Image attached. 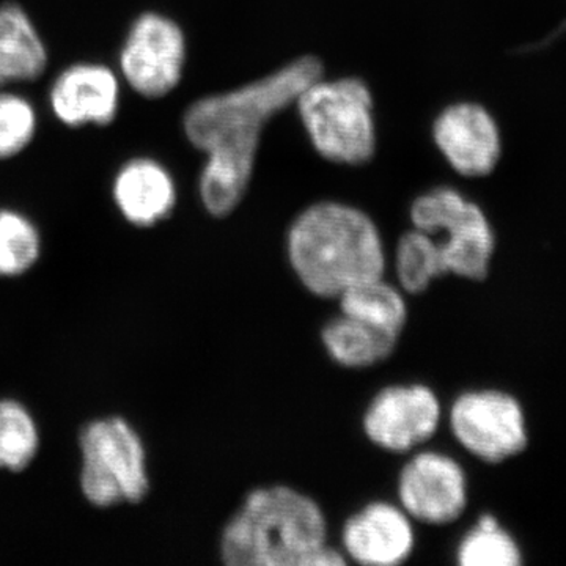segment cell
<instances>
[{
    "label": "cell",
    "instance_id": "cell-1",
    "mask_svg": "<svg viewBox=\"0 0 566 566\" xmlns=\"http://www.w3.org/2000/svg\"><path fill=\"white\" fill-rule=\"evenodd\" d=\"M323 76V63L312 55L233 88L197 99L182 115L186 139L205 155L199 196L216 219L232 214L251 186L264 126L311 82Z\"/></svg>",
    "mask_w": 566,
    "mask_h": 566
},
{
    "label": "cell",
    "instance_id": "cell-2",
    "mask_svg": "<svg viewBox=\"0 0 566 566\" xmlns=\"http://www.w3.org/2000/svg\"><path fill=\"white\" fill-rule=\"evenodd\" d=\"M227 566H344L329 543L323 506L297 488L273 483L244 495L219 536Z\"/></svg>",
    "mask_w": 566,
    "mask_h": 566
},
{
    "label": "cell",
    "instance_id": "cell-3",
    "mask_svg": "<svg viewBox=\"0 0 566 566\" xmlns=\"http://www.w3.org/2000/svg\"><path fill=\"white\" fill-rule=\"evenodd\" d=\"M290 270L305 292L337 300L359 283L385 277V240L374 219L360 208L323 200L304 208L285 237Z\"/></svg>",
    "mask_w": 566,
    "mask_h": 566
},
{
    "label": "cell",
    "instance_id": "cell-4",
    "mask_svg": "<svg viewBox=\"0 0 566 566\" xmlns=\"http://www.w3.org/2000/svg\"><path fill=\"white\" fill-rule=\"evenodd\" d=\"M294 106L312 147L326 161L363 166L374 158L378 144L374 95L359 77L319 76Z\"/></svg>",
    "mask_w": 566,
    "mask_h": 566
},
{
    "label": "cell",
    "instance_id": "cell-5",
    "mask_svg": "<svg viewBox=\"0 0 566 566\" xmlns=\"http://www.w3.org/2000/svg\"><path fill=\"white\" fill-rule=\"evenodd\" d=\"M409 221L433 238L447 275L485 281L493 263L495 234L479 203L455 188L438 186L416 197Z\"/></svg>",
    "mask_w": 566,
    "mask_h": 566
},
{
    "label": "cell",
    "instance_id": "cell-6",
    "mask_svg": "<svg viewBox=\"0 0 566 566\" xmlns=\"http://www.w3.org/2000/svg\"><path fill=\"white\" fill-rule=\"evenodd\" d=\"M80 446L81 490L92 505L144 501L150 491L147 452L132 424L120 417L95 420L82 430Z\"/></svg>",
    "mask_w": 566,
    "mask_h": 566
},
{
    "label": "cell",
    "instance_id": "cell-7",
    "mask_svg": "<svg viewBox=\"0 0 566 566\" xmlns=\"http://www.w3.org/2000/svg\"><path fill=\"white\" fill-rule=\"evenodd\" d=\"M444 419L458 446L483 463H504L527 447L523 406L504 390H464L450 403Z\"/></svg>",
    "mask_w": 566,
    "mask_h": 566
},
{
    "label": "cell",
    "instance_id": "cell-8",
    "mask_svg": "<svg viewBox=\"0 0 566 566\" xmlns=\"http://www.w3.org/2000/svg\"><path fill=\"white\" fill-rule=\"evenodd\" d=\"M188 61L181 25L167 14L145 11L129 25L118 52V76L147 99L170 95L180 85Z\"/></svg>",
    "mask_w": 566,
    "mask_h": 566
},
{
    "label": "cell",
    "instance_id": "cell-9",
    "mask_svg": "<svg viewBox=\"0 0 566 566\" xmlns=\"http://www.w3.org/2000/svg\"><path fill=\"white\" fill-rule=\"evenodd\" d=\"M446 411L433 387L397 382L379 389L363 412L367 441L382 452L409 455L427 447L444 422Z\"/></svg>",
    "mask_w": 566,
    "mask_h": 566
},
{
    "label": "cell",
    "instance_id": "cell-10",
    "mask_svg": "<svg viewBox=\"0 0 566 566\" xmlns=\"http://www.w3.org/2000/svg\"><path fill=\"white\" fill-rule=\"evenodd\" d=\"M406 457L395 482L397 504L422 526L457 523L469 505V479L463 464L447 452L427 447Z\"/></svg>",
    "mask_w": 566,
    "mask_h": 566
},
{
    "label": "cell",
    "instance_id": "cell-11",
    "mask_svg": "<svg viewBox=\"0 0 566 566\" xmlns=\"http://www.w3.org/2000/svg\"><path fill=\"white\" fill-rule=\"evenodd\" d=\"M416 523L397 502H367L346 517L340 547L346 562L363 566H400L415 554Z\"/></svg>",
    "mask_w": 566,
    "mask_h": 566
},
{
    "label": "cell",
    "instance_id": "cell-12",
    "mask_svg": "<svg viewBox=\"0 0 566 566\" xmlns=\"http://www.w3.org/2000/svg\"><path fill=\"white\" fill-rule=\"evenodd\" d=\"M433 140L447 164L461 177H488L501 161V129L493 114L479 103H453L439 112L433 123Z\"/></svg>",
    "mask_w": 566,
    "mask_h": 566
},
{
    "label": "cell",
    "instance_id": "cell-13",
    "mask_svg": "<svg viewBox=\"0 0 566 566\" xmlns=\"http://www.w3.org/2000/svg\"><path fill=\"white\" fill-rule=\"evenodd\" d=\"M122 81L117 71L98 62L66 66L52 81L50 107L69 128L109 126L120 109Z\"/></svg>",
    "mask_w": 566,
    "mask_h": 566
},
{
    "label": "cell",
    "instance_id": "cell-14",
    "mask_svg": "<svg viewBox=\"0 0 566 566\" xmlns=\"http://www.w3.org/2000/svg\"><path fill=\"white\" fill-rule=\"evenodd\" d=\"M112 199L126 222L134 227H155L177 208V182L158 159L136 156L123 163L115 174Z\"/></svg>",
    "mask_w": 566,
    "mask_h": 566
},
{
    "label": "cell",
    "instance_id": "cell-15",
    "mask_svg": "<svg viewBox=\"0 0 566 566\" xmlns=\"http://www.w3.org/2000/svg\"><path fill=\"white\" fill-rule=\"evenodd\" d=\"M50 63L46 44L28 11L0 6V88L40 80Z\"/></svg>",
    "mask_w": 566,
    "mask_h": 566
},
{
    "label": "cell",
    "instance_id": "cell-16",
    "mask_svg": "<svg viewBox=\"0 0 566 566\" xmlns=\"http://www.w3.org/2000/svg\"><path fill=\"white\" fill-rule=\"evenodd\" d=\"M327 357L348 370H367L392 357L400 338L345 314L327 319L319 331Z\"/></svg>",
    "mask_w": 566,
    "mask_h": 566
},
{
    "label": "cell",
    "instance_id": "cell-17",
    "mask_svg": "<svg viewBox=\"0 0 566 566\" xmlns=\"http://www.w3.org/2000/svg\"><path fill=\"white\" fill-rule=\"evenodd\" d=\"M338 312L401 338L408 326V294L385 277L353 286L335 300Z\"/></svg>",
    "mask_w": 566,
    "mask_h": 566
},
{
    "label": "cell",
    "instance_id": "cell-18",
    "mask_svg": "<svg viewBox=\"0 0 566 566\" xmlns=\"http://www.w3.org/2000/svg\"><path fill=\"white\" fill-rule=\"evenodd\" d=\"M392 268L395 283L408 296L424 294L434 282L447 277L444 263L433 238L411 227L395 244Z\"/></svg>",
    "mask_w": 566,
    "mask_h": 566
},
{
    "label": "cell",
    "instance_id": "cell-19",
    "mask_svg": "<svg viewBox=\"0 0 566 566\" xmlns=\"http://www.w3.org/2000/svg\"><path fill=\"white\" fill-rule=\"evenodd\" d=\"M455 560L460 566H517L523 562V553L497 517L486 513L461 536Z\"/></svg>",
    "mask_w": 566,
    "mask_h": 566
},
{
    "label": "cell",
    "instance_id": "cell-20",
    "mask_svg": "<svg viewBox=\"0 0 566 566\" xmlns=\"http://www.w3.org/2000/svg\"><path fill=\"white\" fill-rule=\"evenodd\" d=\"M40 255L39 227L24 212L0 208V277H20Z\"/></svg>",
    "mask_w": 566,
    "mask_h": 566
},
{
    "label": "cell",
    "instance_id": "cell-21",
    "mask_svg": "<svg viewBox=\"0 0 566 566\" xmlns=\"http://www.w3.org/2000/svg\"><path fill=\"white\" fill-rule=\"evenodd\" d=\"M39 447V427L29 409L17 400H0V469L24 471Z\"/></svg>",
    "mask_w": 566,
    "mask_h": 566
},
{
    "label": "cell",
    "instance_id": "cell-22",
    "mask_svg": "<svg viewBox=\"0 0 566 566\" xmlns=\"http://www.w3.org/2000/svg\"><path fill=\"white\" fill-rule=\"evenodd\" d=\"M39 114L21 93L0 88V161L17 158L35 139Z\"/></svg>",
    "mask_w": 566,
    "mask_h": 566
}]
</instances>
